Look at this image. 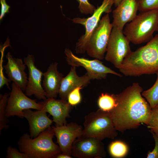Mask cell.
Segmentation results:
<instances>
[{
    "label": "cell",
    "instance_id": "f1b7e54d",
    "mask_svg": "<svg viewBox=\"0 0 158 158\" xmlns=\"http://www.w3.org/2000/svg\"><path fill=\"white\" fill-rule=\"evenodd\" d=\"M3 56L4 54H2L0 60V88H1L4 85H6L8 88L10 90L9 84L11 81L9 79L5 77L3 72L4 67L3 66Z\"/></svg>",
    "mask_w": 158,
    "mask_h": 158
},
{
    "label": "cell",
    "instance_id": "5bb4252c",
    "mask_svg": "<svg viewBox=\"0 0 158 158\" xmlns=\"http://www.w3.org/2000/svg\"><path fill=\"white\" fill-rule=\"evenodd\" d=\"M6 58L7 62L3 67L8 79L25 92L28 82V77L25 71L26 66L21 59L13 58L9 52L7 54Z\"/></svg>",
    "mask_w": 158,
    "mask_h": 158
},
{
    "label": "cell",
    "instance_id": "9a60e30c",
    "mask_svg": "<svg viewBox=\"0 0 158 158\" xmlns=\"http://www.w3.org/2000/svg\"><path fill=\"white\" fill-rule=\"evenodd\" d=\"M40 102L43 106L42 110L52 116L55 125L59 126L67 123L66 118L69 116L72 107L67 100L47 98Z\"/></svg>",
    "mask_w": 158,
    "mask_h": 158
},
{
    "label": "cell",
    "instance_id": "3957f363",
    "mask_svg": "<svg viewBox=\"0 0 158 158\" xmlns=\"http://www.w3.org/2000/svg\"><path fill=\"white\" fill-rule=\"evenodd\" d=\"M54 135L51 127L34 138H32L27 133H24L18 142L19 150L25 154L28 158H54L62 152L59 145L53 140Z\"/></svg>",
    "mask_w": 158,
    "mask_h": 158
},
{
    "label": "cell",
    "instance_id": "8fae6325",
    "mask_svg": "<svg viewBox=\"0 0 158 158\" xmlns=\"http://www.w3.org/2000/svg\"><path fill=\"white\" fill-rule=\"evenodd\" d=\"M106 152L102 140L96 138L83 135L73 142L71 155L78 158H102Z\"/></svg>",
    "mask_w": 158,
    "mask_h": 158
},
{
    "label": "cell",
    "instance_id": "4fadbf2b",
    "mask_svg": "<svg viewBox=\"0 0 158 158\" xmlns=\"http://www.w3.org/2000/svg\"><path fill=\"white\" fill-rule=\"evenodd\" d=\"M23 61L28 71L26 95L29 97L34 95L39 100L46 99V93L42 83L43 73L36 66L34 56L32 54H28L27 57L24 58Z\"/></svg>",
    "mask_w": 158,
    "mask_h": 158
},
{
    "label": "cell",
    "instance_id": "d6986e66",
    "mask_svg": "<svg viewBox=\"0 0 158 158\" xmlns=\"http://www.w3.org/2000/svg\"><path fill=\"white\" fill-rule=\"evenodd\" d=\"M75 66H72L68 75L61 81L59 95L61 99L67 100L69 94L78 87L87 86L91 80L86 72L84 75L78 76Z\"/></svg>",
    "mask_w": 158,
    "mask_h": 158
},
{
    "label": "cell",
    "instance_id": "ba28073f",
    "mask_svg": "<svg viewBox=\"0 0 158 158\" xmlns=\"http://www.w3.org/2000/svg\"><path fill=\"white\" fill-rule=\"evenodd\" d=\"M129 41L123 30L113 27L108 44L104 58L119 69L123 60L131 52Z\"/></svg>",
    "mask_w": 158,
    "mask_h": 158
},
{
    "label": "cell",
    "instance_id": "8992f818",
    "mask_svg": "<svg viewBox=\"0 0 158 158\" xmlns=\"http://www.w3.org/2000/svg\"><path fill=\"white\" fill-rule=\"evenodd\" d=\"M113 28L109 13H107L100 19L90 37L86 49L90 56L100 60L104 59Z\"/></svg>",
    "mask_w": 158,
    "mask_h": 158
},
{
    "label": "cell",
    "instance_id": "2e32d148",
    "mask_svg": "<svg viewBox=\"0 0 158 158\" xmlns=\"http://www.w3.org/2000/svg\"><path fill=\"white\" fill-rule=\"evenodd\" d=\"M138 11L136 0H122L112 12L113 27L123 30L126 24L135 18Z\"/></svg>",
    "mask_w": 158,
    "mask_h": 158
},
{
    "label": "cell",
    "instance_id": "e0dca14e",
    "mask_svg": "<svg viewBox=\"0 0 158 158\" xmlns=\"http://www.w3.org/2000/svg\"><path fill=\"white\" fill-rule=\"evenodd\" d=\"M23 116L28 122L30 136L32 138L37 136L51 127L54 122L48 117L47 112L42 110L34 111L31 109H25L23 111Z\"/></svg>",
    "mask_w": 158,
    "mask_h": 158
},
{
    "label": "cell",
    "instance_id": "4dcf8cb0",
    "mask_svg": "<svg viewBox=\"0 0 158 158\" xmlns=\"http://www.w3.org/2000/svg\"><path fill=\"white\" fill-rule=\"evenodd\" d=\"M0 3L1 5L0 16V20H1L5 14L9 12L10 6L7 4L6 0H0Z\"/></svg>",
    "mask_w": 158,
    "mask_h": 158
},
{
    "label": "cell",
    "instance_id": "d6a6232c",
    "mask_svg": "<svg viewBox=\"0 0 158 158\" xmlns=\"http://www.w3.org/2000/svg\"><path fill=\"white\" fill-rule=\"evenodd\" d=\"M122 0H113L114 4L115 6L116 7Z\"/></svg>",
    "mask_w": 158,
    "mask_h": 158
},
{
    "label": "cell",
    "instance_id": "ac0fdd59",
    "mask_svg": "<svg viewBox=\"0 0 158 158\" xmlns=\"http://www.w3.org/2000/svg\"><path fill=\"white\" fill-rule=\"evenodd\" d=\"M58 63H51L43 73L42 85L47 98H55L59 93L63 75L57 70Z\"/></svg>",
    "mask_w": 158,
    "mask_h": 158
},
{
    "label": "cell",
    "instance_id": "4316f807",
    "mask_svg": "<svg viewBox=\"0 0 158 158\" xmlns=\"http://www.w3.org/2000/svg\"><path fill=\"white\" fill-rule=\"evenodd\" d=\"M79 3L80 12L85 14L92 15L96 8L89 2L88 0H77Z\"/></svg>",
    "mask_w": 158,
    "mask_h": 158
},
{
    "label": "cell",
    "instance_id": "484cf974",
    "mask_svg": "<svg viewBox=\"0 0 158 158\" xmlns=\"http://www.w3.org/2000/svg\"><path fill=\"white\" fill-rule=\"evenodd\" d=\"M83 87L81 86L78 87L69 94L67 101L72 106H76L81 102L82 97L80 90Z\"/></svg>",
    "mask_w": 158,
    "mask_h": 158
},
{
    "label": "cell",
    "instance_id": "9c48e42d",
    "mask_svg": "<svg viewBox=\"0 0 158 158\" xmlns=\"http://www.w3.org/2000/svg\"><path fill=\"white\" fill-rule=\"evenodd\" d=\"M64 53L68 65L71 66H80L84 67L87 70V73L91 80L105 79L108 74H113L120 77L122 76L120 74L104 65L99 59L89 60L78 57L67 48L65 49Z\"/></svg>",
    "mask_w": 158,
    "mask_h": 158
},
{
    "label": "cell",
    "instance_id": "277c9868",
    "mask_svg": "<svg viewBox=\"0 0 158 158\" xmlns=\"http://www.w3.org/2000/svg\"><path fill=\"white\" fill-rule=\"evenodd\" d=\"M158 31V10L140 12L126 24L123 32L130 42L139 44L148 42Z\"/></svg>",
    "mask_w": 158,
    "mask_h": 158
},
{
    "label": "cell",
    "instance_id": "836d02e7",
    "mask_svg": "<svg viewBox=\"0 0 158 158\" xmlns=\"http://www.w3.org/2000/svg\"><path fill=\"white\" fill-rule=\"evenodd\" d=\"M156 107H157L158 108V105Z\"/></svg>",
    "mask_w": 158,
    "mask_h": 158
},
{
    "label": "cell",
    "instance_id": "6da1fadb",
    "mask_svg": "<svg viewBox=\"0 0 158 158\" xmlns=\"http://www.w3.org/2000/svg\"><path fill=\"white\" fill-rule=\"evenodd\" d=\"M143 91L138 83H134L119 94H114L116 105L109 112L117 130L123 132L142 123L148 125L151 108L142 97Z\"/></svg>",
    "mask_w": 158,
    "mask_h": 158
},
{
    "label": "cell",
    "instance_id": "603a6c76",
    "mask_svg": "<svg viewBox=\"0 0 158 158\" xmlns=\"http://www.w3.org/2000/svg\"><path fill=\"white\" fill-rule=\"evenodd\" d=\"M9 95L6 93L0 94V134L2 130L8 127V118L6 115V109Z\"/></svg>",
    "mask_w": 158,
    "mask_h": 158
},
{
    "label": "cell",
    "instance_id": "e575fe53",
    "mask_svg": "<svg viewBox=\"0 0 158 158\" xmlns=\"http://www.w3.org/2000/svg\"><path fill=\"white\" fill-rule=\"evenodd\" d=\"M136 0L138 1L139 0Z\"/></svg>",
    "mask_w": 158,
    "mask_h": 158
},
{
    "label": "cell",
    "instance_id": "1f68e13d",
    "mask_svg": "<svg viewBox=\"0 0 158 158\" xmlns=\"http://www.w3.org/2000/svg\"><path fill=\"white\" fill-rule=\"evenodd\" d=\"M70 155L66 154L62 152L60 153L55 156L54 158H71Z\"/></svg>",
    "mask_w": 158,
    "mask_h": 158
},
{
    "label": "cell",
    "instance_id": "44dd1931",
    "mask_svg": "<svg viewBox=\"0 0 158 158\" xmlns=\"http://www.w3.org/2000/svg\"><path fill=\"white\" fill-rule=\"evenodd\" d=\"M97 104L99 109L101 110L105 111H110L116 105L114 94L102 93L98 99Z\"/></svg>",
    "mask_w": 158,
    "mask_h": 158
},
{
    "label": "cell",
    "instance_id": "ffe728a7",
    "mask_svg": "<svg viewBox=\"0 0 158 158\" xmlns=\"http://www.w3.org/2000/svg\"><path fill=\"white\" fill-rule=\"evenodd\" d=\"M157 78L154 85L150 88L143 91L141 94L149 104L151 108L158 105V72Z\"/></svg>",
    "mask_w": 158,
    "mask_h": 158
},
{
    "label": "cell",
    "instance_id": "7c38bea8",
    "mask_svg": "<svg viewBox=\"0 0 158 158\" xmlns=\"http://www.w3.org/2000/svg\"><path fill=\"white\" fill-rule=\"evenodd\" d=\"M55 135L62 153L71 156L72 144L82 135L83 128L77 123L71 122L61 126H52Z\"/></svg>",
    "mask_w": 158,
    "mask_h": 158
},
{
    "label": "cell",
    "instance_id": "7a4b0ae2",
    "mask_svg": "<svg viewBox=\"0 0 158 158\" xmlns=\"http://www.w3.org/2000/svg\"><path fill=\"white\" fill-rule=\"evenodd\" d=\"M119 70L125 76L134 77L158 72V34L145 46L131 51Z\"/></svg>",
    "mask_w": 158,
    "mask_h": 158
},
{
    "label": "cell",
    "instance_id": "52a82bcc",
    "mask_svg": "<svg viewBox=\"0 0 158 158\" xmlns=\"http://www.w3.org/2000/svg\"><path fill=\"white\" fill-rule=\"evenodd\" d=\"M113 4V0H103L101 5L96 8L90 17L75 18L71 19L73 23L83 25L85 29L84 34L80 36L76 43L75 51L77 54H84L86 52L90 36L100 20L102 15L104 13H110Z\"/></svg>",
    "mask_w": 158,
    "mask_h": 158
},
{
    "label": "cell",
    "instance_id": "30bf717a",
    "mask_svg": "<svg viewBox=\"0 0 158 158\" xmlns=\"http://www.w3.org/2000/svg\"><path fill=\"white\" fill-rule=\"evenodd\" d=\"M43 106L40 102L29 98L14 83L11 84V90L8 99L6 111L7 116H17L23 118V111L28 109L42 110Z\"/></svg>",
    "mask_w": 158,
    "mask_h": 158
},
{
    "label": "cell",
    "instance_id": "5b68a950",
    "mask_svg": "<svg viewBox=\"0 0 158 158\" xmlns=\"http://www.w3.org/2000/svg\"><path fill=\"white\" fill-rule=\"evenodd\" d=\"M82 135L102 140L105 138L114 139L118 133L109 112L99 109L85 116Z\"/></svg>",
    "mask_w": 158,
    "mask_h": 158
},
{
    "label": "cell",
    "instance_id": "cb8c5ba5",
    "mask_svg": "<svg viewBox=\"0 0 158 158\" xmlns=\"http://www.w3.org/2000/svg\"><path fill=\"white\" fill-rule=\"evenodd\" d=\"M138 3V11L140 12L158 10V0H139Z\"/></svg>",
    "mask_w": 158,
    "mask_h": 158
},
{
    "label": "cell",
    "instance_id": "83f0119b",
    "mask_svg": "<svg viewBox=\"0 0 158 158\" xmlns=\"http://www.w3.org/2000/svg\"><path fill=\"white\" fill-rule=\"evenodd\" d=\"M7 158H28L25 153L20 152L16 148L8 146L6 150Z\"/></svg>",
    "mask_w": 158,
    "mask_h": 158
},
{
    "label": "cell",
    "instance_id": "7402d4cb",
    "mask_svg": "<svg viewBox=\"0 0 158 158\" xmlns=\"http://www.w3.org/2000/svg\"><path fill=\"white\" fill-rule=\"evenodd\" d=\"M109 150L111 155L115 158H122L125 156L128 151L127 145L124 142L119 140L112 142L109 145Z\"/></svg>",
    "mask_w": 158,
    "mask_h": 158
},
{
    "label": "cell",
    "instance_id": "f546056e",
    "mask_svg": "<svg viewBox=\"0 0 158 158\" xmlns=\"http://www.w3.org/2000/svg\"><path fill=\"white\" fill-rule=\"evenodd\" d=\"M152 135L155 142V147L151 151H149L147 153V158H158V136L154 133L150 131Z\"/></svg>",
    "mask_w": 158,
    "mask_h": 158
},
{
    "label": "cell",
    "instance_id": "d4e9b609",
    "mask_svg": "<svg viewBox=\"0 0 158 158\" xmlns=\"http://www.w3.org/2000/svg\"><path fill=\"white\" fill-rule=\"evenodd\" d=\"M150 131L155 133L158 136V108H151L150 118L148 125Z\"/></svg>",
    "mask_w": 158,
    "mask_h": 158
}]
</instances>
